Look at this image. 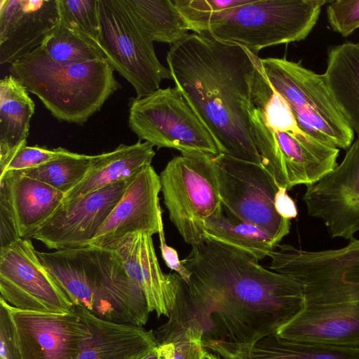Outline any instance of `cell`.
Listing matches in <instances>:
<instances>
[{"instance_id": "30", "label": "cell", "mask_w": 359, "mask_h": 359, "mask_svg": "<svg viewBox=\"0 0 359 359\" xmlns=\"http://www.w3.org/2000/svg\"><path fill=\"white\" fill-rule=\"evenodd\" d=\"M90 158L89 155L71 151L66 156L21 172L65 195L83 180L90 166Z\"/></svg>"}, {"instance_id": "5", "label": "cell", "mask_w": 359, "mask_h": 359, "mask_svg": "<svg viewBox=\"0 0 359 359\" xmlns=\"http://www.w3.org/2000/svg\"><path fill=\"white\" fill-rule=\"evenodd\" d=\"M326 0H252L228 9L198 33L240 45L253 54L262 49L305 39Z\"/></svg>"}, {"instance_id": "22", "label": "cell", "mask_w": 359, "mask_h": 359, "mask_svg": "<svg viewBox=\"0 0 359 359\" xmlns=\"http://www.w3.org/2000/svg\"><path fill=\"white\" fill-rule=\"evenodd\" d=\"M1 177L8 185L19 236L30 239L60 205L65 194L21 172H6Z\"/></svg>"}, {"instance_id": "36", "label": "cell", "mask_w": 359, "mask_h": 359, "mask_svg": "<svg viewBox=\"0 0 359 359\" xmlns=\"http://www.w3.org/2000/svg\"><path fill=\"white\" fill-rule=\"evenodd\" d=\"M0 358L21 359L17 337L7 303L0 298Z\"/></svg>"}, {"instance_id": "18", "label": "cell", "mask_w": 359, "mask_h": 359, "mask_svg": "<svg viewBox=\"0 0 359 359\" xmlns=\"http://www.w3.org/2000/svg\"><path fill=\"white\" fill-rule=\"evenodd\" d=\"M58 20V0H1V65L40 47Z\"/></svg>"}, {"instance_id": "32", "label": "cell", "mask_w": 359, "mask_h": 359, "mask_svg": "<svg viewBox=\"0 0 359 359\" xmlns=\"http://www.w3.org/2000/svg\"><path fill=\"white\" fill-rule=\"evenodd\" d=\"M252 0H175L177 8L189 25L198 34L215 16Z\"/></svg>"}, {"instance_id": "12", "label": "cell", "mask_w": 359, "mask_h": 359, "mask_svg": "<svg viewBox=\"0 0 359 359\" xmlns=\"http://www.w3.org/2000/svg\"><path fill=\"white\" fill-rule=\"evenodd\" d=\"M224 211L230 216L257 226L276 245L290 233V220L275 208L279 189L262 165L219 154L212 156Z\"/></svg>"}, {"instance_id": "34", "label": "cell", "mask_w": 359, "mask_h": 359, "mask_svg": "<svg viewBox=\"0 0 359 359\" xmlns=\"http://www.w3.org/2000/svg\"><path fill=\"white\" fill-rule=\"evenodd\" d=\"M326 11L331 29L343 36L359 28V0L331 1Z\"/></svg>"}, {"instance_id": "15", "label": "cell", "mask_w": 359, "mask_h": 359, "mask_svg": "<svg viewBox=\"0 0 359 359\" xmlns=\"http://www.w3.org/2000/svg\"><path fill=\"white\" fill-rule=\"evenodd\" d=\"M133 178L61 203L31 238L55 250L89 247Z\"/></svg>"}, {"instance_id": "17", "label": "cell", "mask_w": 359, "mask_h": 359, "mask_svg": "<svg viewBox=\"0 0 359 359\" xmlns=\"http://www.w3.org/2000/svg\"><path fill=\"white\" fill-rule=\"evenodd\" d=\"M161 189L160 177L151 165L143 168L128 184L90 246L111 249L133 233H158Z\"/></svg>"}, {"instance_id": "21", "label": "cell", "mask_w": 359, "mask_h": 359, "mask_svg": "<svg viewBox=\"0 0 359 359\" xmlns=\"http://www.w3.org/2000/svg\"><path fill=\"white\" fill-rule=\"evenodd\" d=\"M76 308L92 333L83 344L78 359H125L158 345L151 330L108 321L85 309Z\"/></svg>"}, {"instance_id": "14", "label": "cell", "mask_w": 359, "mask_h": 359, "mask_svg": "<svg viewBox=\"0 0 359 359\" xmlns=\"http://www.w3.org/2000/svg\"><path fill=\"white\" fill-rule=\"evenodd\" d=\"M306 187L308 214L321 219L332 238H353L359 231V138L340 164Z\"/></svg>"}, {"instance_id": "9", "label": "cell", "mask_w": 359, "mask_h": 359, "mask_svg": "<svg viewBox=\"0 0 359 359\" xmlns=\"http://www.w3.org/2000/svg\"><path fill=\"white\" fill-rule=\"evenodd\" d=\"M100 45L114 71L134 88L136 97L160 88L171 79L158 60L154 42L142 29L126 0H97Z\"/></svg>"}, {"instance_id": "13", "label": "cell", "mask_w": 359, "mask_h": 359, "mask_svg": "<svg viewBox=\"0 0 359 359\" xmlns=\"http://www.w3.org/2000/svg\"><path fill=\"white\" fill-rule=\"evenodd\" d=\"M0 293L10 306L22 311L67 313L74 307L29 238L0 248Z\"/></svg>"}, {"instance_id": "16", "label": "cell", "mask_w": 359, "mask_h": 359, "mask_svg": "<svg viewBox=\"0 0 359 359\" xmlns=\"http://www.w3.org/2000/svg\"><path fill=\"white\" fill-rule=\"evenodd\" d=\"M7 306L21 359H78L92 336L76 306L67 313L22 311L8 303Z\"/></svg>"}, {"instance_id": "6", "label": "cell", "mask_w": 359, "mask_h": 359, "mask_svg": "<svg viewBox=\"0 0 359 359\" xmlns=\"http://www.w3.org/2000/svg\"><path fill=\"white\" fill-rule=\"evenodd\" d=\"M261 63L269 83L288 104L302 131L332 147H351L354 132L339 111L324 74L285 58H261Z\"/></svg>"}, {"instance_id": "38", "label": "cell", "mask_w": 359, "mask_h": 359, "mask_svg": "<svg viewBox=\"0 0 359 359\" xmlns=\"http://www.w3.org/2000/svg\"><path fill=\"white\" fill-rule=\"evenodd\" d=\"M275 208L280 216L290 220L297 215L296 204L286 189L279 187L275 196Z\"/></svg>"}, {"instance_id": "29", "label": "cell", "mask_w": 359, "mask_h": 359, "mask_svg": "<svg viewBox=\"0 0 359 359\" xmlns=\"http://www.w3.org/2000/svg\"><path fill=\"white\" fill-rule=\"evenodd\" d=\"M40 47L53 61L61 65L106 59L99 45L60 19Z\"/></svg>"}, {"instance_id": "1", "label": "cell", "mask_w": 359, "mask_h": 359, "mask_svg": "<svg viewBox=\"0 0 359 359\" xmlns=\"http://www.w3.org/2000/svg\"><path fill=\"white\" fill-rule=\"evenodd\" d=\"M257 259L205 239L183 260L193 312L204 337L225 348L276 334L304 306L302 287Z\"/></svg>"}, {"instance_id": "10", "label": "cell", "mask_w": 359, "mask_h": 359, "mask_svg": "<svg viewBox=\"0 0 359 359\" xmlns=\"http://www.w3.org/2000/svg\"><path fill=\"white\" fill-rule=\"evenodd\" d=\"M128 125L139 140L183 153H219L210 133L175 87L133 98Z\"/></svg>"}, {"instance_id": "40", "label": "cell", "mask_w": 359, "mask_h": 359, "mask_svg": "<svg viewBox=\"0 0 359 359\" xmlns=\"http://www.w3.org/2000/svg\"><path fill=\"white\" fill-rule=\"evenodd\" d=\"M202 359H226V358L220 357L219 355H217L216 353H211V352L205 350Z\"/></svg>"}, {"instance_id": "3", "label": "cell", "mask_w": 359, "mask_h": 359, "mask_svg": "<svg viewBox=\"0 0 359 359\" xmlns=\"http://www.w3.org/2000/svg\"><path fill=\"white\" fill-rule=\"evenodd\" d=\"M269 269L301 285L304 306L276 334L307 343L359 348V240L341 248L306 251L277 245Z\"/></svg>"}, {"instance_id": "4", "label": "cell", "mask_w": 359, "mask_h": 359, "mask_svg": "<svg viewBox=\"0 0 359 359\" xmlns=\"http://www.w3.org/2000/svg\"><path fill=\"white\" fill-rule=\"evenodd\" d=\"M107 59L61 65L39 47L10 65L11 75L57 120L83 125L121 87Z\"/></svg>"}, {"instance_id": "11", "label": "cell", "mask_w": 359, "mask_h": 359, "mask_svg": "<svg viewBox=\"0 0 359 359\" xmlns=\"http://www.w3.org/2000/svg\"><path fill=\"white\" fill-rule=\"evenodd\" d=\"M251 126L262 165L278 187L288 190L299 184H315L338 165L339 149L315 139L298 126L272 130L255 107Z\"/></svg>"}, {"instance_id": "37", "label": "cell", "mask_w": 359, "mask_h": 359, "mask_svg": "<svg viewBox=\"0 0 359 359\" xmlns=\"http://www.w3.org/2000/svg\"><path fill=\"white\" fill-rule=\"evenodd\" d=\"M158 234L160 240L161 256L165 264L168 268L174 271L175 273H177L184 282L189 283L191 273L184 266L182 260L180 259L177 250L166 243L162 214L159 217V231Z\"/></svg>"}, {"instance_id": "7", "label": "cell", "mask_w": 359, "mask_h": 359, "mask_svg": "<svg viewBox=\"0 0 359 359\" xmlns=\"http://www.w3.org/2000/svg\"><path fill=\"white\" fill-rule=\"evenodd\" d=\"M212 156L181 154L171 159L159 175L169 218L191 246L205 240V222L222 209Z\"/></svg>"}, {"instance_id": "23", "label": "cell", "mask_w": 359, "mask_h": 359, "mask_svg": "<svg viewBox=\"0 0 359 359\" xmlns=\"http://www.w3.org/2000/svg\"><path fill=\"white\" fill-rule=\"evenodd\" d=\"M323 74L339 111L359 138V43L332 46Z\"/></svg>"}, {"instance_id": "8", "label": "cell", "mask_w": 359, "mask_h": 359, "mask_svg": "<svg viewBox=\"0 0 359 359\" xmlns=\"http://www.w3.org/2000/svg\"><path fill=\"white\" fill-rule=\"evenodd\" d=\"M84 304L102 319L142 327L150 313L144 294L111 249H72Z\"/></svg>"}, {"instance_id": "33", "label": "cell", "mask_w": 359, "mask_h": 359, "mask_svg": "<svg viewBox=\"0 0 359 359\" xmlns=\"http://www.w3.org/2000/svg\"><path fill=\"white\" fill-rule=\"evenodd\" d=\"M63 147L48 149L44 146H23L0 165V176L9 171L21 172L36 168L70 154Z\"/></svg>"}, {"instance_id": "39", "label": "cell", "mask_w": 359, "mask_h": 359, "mask_svg": "<svg viewBox=\"0 0 359 359\" xmlns=\"http://www.w3.org/2000/svg\"><path fill=\"white\" fill-rule=\"evenodd\" d=\"M125 359H163L158 345L129 355Z\"/></svg>"}, {"instance_id": "25", "label": "cell", "mask_w": 359, "mask_h": 359, "mask_svg": "<svg viewBox=\"0 0 359 359\" xmlns=\"http://www.w3.org/2000/svg\"><path fill=\"white\" fill-rule=\"evenodd\" d=\"M154 332L163 359H202L203 331L191 311L182 279L168 321Z\"/></svg>"}, {"instance_id": "24", "label": "cell", "mask_w": 359, "mask_h": 359, "mask_svg": "<svg viewBox=\"0 0 359 359\" xmlns=\"http://www.w3.org/2000/svg\"><path fill=\"white\" fill-rule=\"evenodd\" d=\"M35 104L24 85L12 75L0 81V165L27 145Z\"/></svg>"}, {"instance_id": "27", "label": "cell", "mask_w": 359, "mask_h": 359, "mask_svg": "<svg viewBox=\"0 0 359 359\" xmlns=\"http://www.w3.org/2000/svg\"><path fill=\"white\" fill-rule=\"evenodd\" d=\"M204 236L257 260L268 257L277 245L264 231L230 216L223 208L205 222Z\"/></svg>"}, {"instance_id": "26", "label": "cell", "mask_w": 359, "mask_h": 359, "mask_svg": "<svg viewBox=\"0 0 359 359\" xmlns=\"http://www.w3.org/2000/svg\"><path fill=\"white\" fill-rule=\"evenodd\" d=\"M226 359H359V348L290 341L274 334L231 351Z\"/></svg>"}, {"instance_id": "2", "label": "cell", "mask_w": 359, "mask_h": 359, "mask_svg": "<svg viewBox=\"0 0 359 359\" xmlns=\"http://www.w3.org/2000/svg\"><path fill=\"white\" fill-rule=\"evenodd\" d=\"M259 59L243 46L191 34L170 46L166 61L175 88L220 154L262 164L252 133V90Z\"/></svg>"}, {"instance_id": "28", "label": "cell", "mask_w": 359, "mask_h": 359, "mask_svg": "<svg viewBox=\"0 0 359 359\" xmlns=\"http://www.w3.org/2000/svg\"><path fill=\"white\" fill-rule=\"evenodd\" d=\"M144 32L153 42L176 44L189 27L170 0H126Z\"/></svg>"}, {"instance_id": "31", "label": "cell", "mask_w": 359, "mask_h": 359, "mask_svg": "<svg viewBox=\"0 0 359 359\" xmlns=\"http://www.w3.org/2000/svg\"><path fill=\"white\" fill-rule=\"evenodd\" d=\"M59 19L100 45L97 0H58Z\"/></svg>"}, {"instance_id": "19", "label": "cell", "mask_w": 359, "mask_h": 359, "mask_svg": "<svg viewBox=\"0 0 359 359\" xmlns=\"http://www.w3.org/2000/svg\"><path fill=\"white\" fill-rule=\"evenodd\" d=\"M111 250L121 259L128 275L139 285L150 313L169 317L174 308L182 278L161 270L152 236L136 233L126 236Z\"/></svg>"}, {"instance_id": "20", "label": "cell", "mask_w": 359, "mask_h": 359, "mask_svg": "<svg viewBox=\"0 0 359 359\" xmlns=\"http://www.w3.org/2000/svg\"><path fill=\"white\" fill-rule=\"evenodd\" d=\"M155 156L154 146L139 140L130 145L121 144L114 150L91 156L83 180L65 195L62 203L78 199L108 185L133 178L150 165Z\"/></svg>"}, {"instance_id": "35", "label": "cell", "mask_w": 359, "mask_h": 359, "mask_svg": "<svg viewBox=\"0 0 359 359\" xmlns=\"http://www.w3.org/2000/svg\"><path fill=\"white\" fill-rule=\"evenodd\" d=\"M0 248L8 246L21 238L15 219L8 185L4 177L0 178Z\"/></svg>"}]
</instances>
